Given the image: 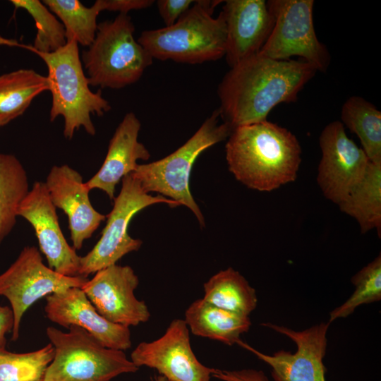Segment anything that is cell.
<instances>
[{"instance_id": "cell-1", "label": "cell", "mask_w": 381, "mask_h": 381, "mask_svg": "<svg viewBox=\"0 0 381 381\" xmlns=\"http://www.w3.org/2000/svg\"><path fill=\"white\" fill-rule=\"evenodd\" d=\"M317 71L303 60L250 56L231 67L219 83L220 117L233 129L266 121L277 105L295 102Z\"/></svg>"}, {"instance_id": "cell-2", "label": "cell", "mask_w": 381, "mask_h": 381, "mask_svg": "<svg viewBox=\"0 0 381 381\" xmlns=\"http://www.w3.org/2000/svg\"><path fill=\"white\" fill-rule=\"evenodd\" d=\"M229 171L248 188L270 192L295 181L301 147L287 128L267 120L233 129L225 146Z\"/></svg>"}, {"instance_id": "cell-3", "label": "cell", "mask_w": 381, "mask_h": 381, "mask_svg": "<svg viewBox=\"0 0 381 381\" xmlns=\"http://www.w3.org/2000/svg\"><path fill=\"white\" fill-rule=\"evenodd\" d=\"M0 44L25 49L44 61L48 69L47 78L52 95L50 121L63 117L66 138L72 139L75 131L81 127L88 134H95L91 116H103L111 109V105L102 97L100 90L95 92L90 88L75 41H67L63 47L49 53L36 51L29 44L1 36Z\"/></svg>"}, {"instance_id": "cell-4", "label": "cell", "mask_w": 381, "mask_h": 381, "mask_svg": "<svg viewBox=\"0 0 381 381\" xmlns=\"http://www.w3.org/2000/svg\"><path fill=\"white\" fill-rule=\"evenodd\" d=\"M223 1L197 0L171 26L144 30L138 42L152 59L198 64L218 60L225 54L226 29L214 8Z\"/></svg>"}, {"instance_id": "cell-5", "label": "cell", "mask_w": 381, "mask_h": 381, "mask_svg": "<svg viewBox=\"0 0 381 381\" xmlns=\"http://www.w3.org/2000/svg\"><path fill=\"white\" fill-rule=\"evenodd\" d=\"M128 14L98 24L95 37L81 61L90 86L121 89L140 80L152 57L134 37Z\"/></svg>"}, {"instance_id": "cell-6", "label": "cell", "mask_w": 381, "mask_h": 381, "mask_svg": "<svg viewBox=\"0 0 381 381\" xmlns=\"http://www.w3.org/2000/svg\"><path fill=\"white\" fill-rule=\"evenodd\" d=\"M219 119V111L216 109L174 152L162 159L138 164L131 172L147 193H158L188 207L201 226H205L204 217L190 193V174L194 162L203 151L226 140L231 133V126L224 121L220 123Z\"/></svg>"}, {"instance_id": "cell-7", "label": "cell", "mask_w": 381, "mask_h": 381, "mask_svg": "<svg viewBox=\"0 0 381 381\" xmlns=\"http://www.w3.org/2000/svg\"><path fill=\"white\" fill-rule=\"evenodd\" d=\"M68 329L64 332L54 327L47 328L54 356L43 381H111L138 370L123 351L104 346L79 327Z\"/></svg>"}, {"instance_id": "cell-8", "label": "cell", "mask_w": 381, "mask_h": 381, "mask_svg": "<svg viewBox=\"0 0 381 381\" xmlns=\"http://www.w3.org/2000/svg\"><path fill=\"white\" fill-rule=\"evenodd\" d=\"M161 202L171 207L180 205L161 195L152 196L147 193L132 173L125 176L99 240L89 253L80 258L79 276L87 277L116 264L125 255L138 250L143 242L130 236L128 232L129 222L141 210Z\"/></svg>"}, {"instance_id": "cell-9", "label": "cell", "mask_w": 381, "mask_h": 381, "mask_svg": "<svg viewBox=\"0 0 381 381\" xmlns=\"http://www.w3.org/2000/svg\"><path fill=\"white\" fill-rule=\"evenodd\" d=\"M267 3L274 24L259 54L275 60H289L298 56L318 71L325 72L330 55L314 29V1L270 0Z\"/></svg>"}, {"instance_id": "cell-10", "label": "cell", "mask_w": 381, "mask_h": 381, "mask_svg": "<svg viewBox=\"0 0 381 381\" xmlns=\"http://www.w3.org/2000/svg\"><path fill=\"white\" fill-rule=\"evenodd\" d=\"M87 279L59 274L43 263L35 246L24 247L16 260L0 274V296L8 300L13 315L11 340L18 339L22 318L36 301L71 287H81Z\"/></svg>"}, {"instance_id": "cell-11", "label": "cell", "mask_w": 381, "mask_h": 381, "mask_svg": "<svg viewBox=\"0 0 381 381\" xmlns=\"http://www.w3.org/2000/svg\"><path fill=\"white\" fill-rule=\"evenodd\" d=\"M291 339L296 345L295 353L279 350L272 355L255 349L239 339L236 344L253 353L271 368L273 381H326L323 363L327 346L329 323L322 322L302 331L271 322L261 324Z\"/></svg>"}, {"instance_id": "cell-12", "label": "cell", "mask_w": 381, "mask_h": 381, "mask_svg": "<svg viewBox=\"0 0 381 381\" xmlns=\"http://www.w3.org/2000/svg\"><path fill=\"white\" fill-rule=\"evenodd\" d=\"M319 144L321 159L317 182L323 195L338 205L361 181L370 161L348 137L339 121H332L323 128Z\"/></svg>"}, {"instance_id": "cell-13", "label": "cell", "mask_w": 381, "mask_h": 381, "mask_svg": "<svg viewBox=\"0 0 381 381\" xmlns=\"http://www.w3.org/2000/svg\"><path fill=\"white\" fill-rule=\"evenodd\" d=\"M131 361L138 367L155 369L169 381H210L214 368L201 363L190 341L183 320H173L159 338L138 344Z\"/></svg>"}, {"instance_id": "cell-14", "label": "cell", "mask_w": 381, "mask_h": 381, "mask_svg": "<svg viewBox=\"0 0 381 381\" xmlns=\"http://www.w3.org/2000/svg\"><path fill=\"white\" fill-rule=\"evenodd\" d=\"M138 284V277L130 266L115 264L97 271L80 288L102 317L129 327L150 318L145 301L135 296Z\"/></svg>"}, {"instance_id": "cell-15", "label": "cell", "mask_w": 381, "mask_h": 381, "mask_svg": "<svg viewBox=\"0 0 381 381\" xmlns=\"http://www.w3.org/2000/svg\"><path fill=\"white\" fill-rule=\"evenodd\" d=\"M18 216L34 229L49 268L64 276H79L81 257L69 246L61 231L44 182L34 183L18 207Z\"/></svg>"}, {"instance_id": "cell-16", "label": "cell", "mask_w": 381, "mask_h": 381, "mask_svg": "<svg viewBox=\"0 0 381 381\" xmlns=\"http://www.w3.org/2000/svg\"><path fill=\"white\" fill-rule=\"evenodd\" d=\"M44 311L52 322L68 329L83 328L104 346L125 351L131 346L129 327L102 317L80 287H71L47 296Z\"/></svg>"}, {"instance_id": "cell-17", "label": "cell", "mask_w": 381, "mask_h": 381, "mask_svg": "<svg viewBox=\"0 0 381 381\" xmlns=\"http://www.w3.org/2000/svg\"><path fill=\"white\" fill-rule=\"evenodd\" d=\"M221 13L226 29V61L231 67L258 54L267 40L274 18L264 0L224 1Z\"/></svg>"}, {"instance_id": "cell-18", "label": "cell", "mask_w": 381, "mask_h": 381, "mask_svg": "<svg viewBox=\"0 0 381 381\" xmlns=\"http://www.w3.org/2000/svg\"><path fill=\"white\" fill-rule=\"evenodd\" d=\"M50 199L66 214L73 248L79 250L85 240L106 218L92 205L90 190L78 171L67 164L52 167L44 182Z\"/></svg>"}, {"instance_id": "cell-19", "label": "cell", "mask_w": 381, "mask_h": 381, "mask_svg": "<svg viewBox=\"0 0 381 381\" xmlns=\"http://www.w3.org/2000/svg\"><path fill=\"white\" fill-rule=\"evenodd\" d=\"M140 121L133 112L127 113L117 126L99 171L87 182L88 189H99L114 199L115 187L136 169L137 161L147 160L150 154L138 140Z\"/></svg>"}, {"instance_id": "cell-20", "label": "cell", "mask_w": 381, "mask_h": 381, "mask_svg": "<svg viewBox=\"0 0 381 381\" xmlns=\"http://www.w3.org/2000/svg\"><path fill=\"white\" fill-rule=\"evenodd\" d=\"M183 320L193 334L229 346L236 344L252 325L249 316L220 308L203 298L188 306Z\"/></svg>"}, {"instance_id": "cell-21", "label": "cell", "mask_w": 381, "mask_h": 381, "mask_svg": "<svg viewBox=\"0 0 381 381\" xmlns=\"http://www.w3.org/2000/svg\"><path fill=\"white\" fill-rule=\"evenodd\" d=\"M358 222L361 232L381 234V162H370L361 181L337 205Z\"/></svg>"}, {"instance_id": "cell-22", "label": "cell", "mask_w": 381, "mask_h": 381, "mask_svg": "<svg viewBox=\"0 0 381 381\" xmlns=\"http://www.w3.org/2000/svg\"><path fill=\"white\" fill-rule=\"evenodd\" d=\"M49 90L47 76L21 68L0 75V127L21 116L32 100Z\"/></svg>"}, {"instance_id": "cell-23", "label": "cell", "mask_w": 381, "mask_h": 381, "mask_svg": "<svg viewBox=\"0 0 381 381\" xmlns=\"http://www.w3.org/2000/svg\"><path fill=\"white\" fill-rule=\"evenodd\" d=\"M207 302L220 308L249 316L256 308V291L238 271L229 267L211 277L203 285Z\"/></svg>"}, {"instance_id": "cell-24", "label": "cell", "mask_w": 381, "mask_h": 381, "mask_svg": "<svg viewBox=\"0 0 381 381\" xmlns=\"http://www.w3.org/2000/svg\"><path fill=\"white\" fill-rule=\"evenodd\" d=\"M28 191L21 162L13 155L0 153V244L15 226L18 207Z\"/></svg>"}, {"instance_id": "cell-25", "label": "cell", "mask_w": 381, "mask_h": 381, "mask_svg": "<svg viewBox=\"0 0 381 381\" xmlns=\"http://www.w3.org/2000/svg\"><path fill=\"white\" fill-rule=\"evenodd\" d=\"M341 123L360 140L362 149L372 162H381V112L372 103L358 96L343 104Z\"/></svg>"}, {"instance_id": "cell-26", "label": "cell", "mask_w": 381, "mask_h": 381, "mask_svg": "<svg viewBox=\"0 0 381 381\" xmlns=\"http://www.w3.org/2000/svg\"><path fill=\"white\" fill-rule=\"evenodd\" d=\"M42 2L63 24L67 41L89 47L97 30V16L102 12L99 0L90 7L78 0H44Z\"/></svg>"}, {"instance_id": "cell-27", "label": "cell", "mask_w": 381, "mask_h": 381, "mask_svg": "<svg viewBox=\"0 0 381 381\" xmlns=\"http://www.w3.org/2000/svg\"><path fill=\"white\" fill-rule=\"evenodd\" d=\"M54 356L49 343L28 353L0 351V381H43L46 370Z\"/></svg>"}, {"instance_id": "cell-28", "label": "cell", "mask_w": 381, "mask_h": 381, "mask_svg": "<svg viewBox=\"0 0 381 381\" xmlns=\"http://www.w3.org/2000/svg\"><path fill=\"white\" fill-rule=\"evenodd\" d=\"M16 8L26 11L32 18L37 29L30 47L44 53L53 52L66 45L64 27L47 6L39 0H11Z\"/></svg>"}, {"instance_id": "cell-29", "label": "cell", "mask_w": 381, "mask_h": 381, "mask_svg": "<svg viewBox=\"0 0 381 381\" xmlns=\"http://www.w3.org/2000/svg\"><path fill=\"white\" fill-rule=\"evenodd\" d=\"M355 291L341 306L332 310L327 321L329 324L338 318L351 315L356 308L363 304L377 302L381 299V255L359 270L351 278Z\"/></svg>"}, {"instance_id": "cell-30", "label": "cell", "mask_w": 381, "mask_h": 381, "mask_svg": "<svg viewBox=\"0 0 381 381\" xmlns=\"http://www.w3.org/2000/svg\"><path fill=\"white\" fill-rule=\"evenodd\" d=\"M193 0H158L157 6L166 27L174 24L193 5Z\"/></svg>"}, {"instance_id": "cell-31", "label": "cell", "mask_w": 381, "mask_h": 381, "mask_svg": "<svg viewBox=\"0 0 381 381\" xmlns=\"http://www.w3.org/2000/svg\"><path fill=\"white\" fill-rule=\"evenodd\" d=\"M212 377L222 381H270L262 370L251 368L236 370L214 368Z\"/></svg>"}, {"instance_id": "cell-32", "label": "cell", "mask_w": 381, "mask_h": 381, "mask_svg": "<svg viewBox=\"0 0 381 381\" xmlns=\"http://www.w3.org/2000/svg\"><path fill=\"white\" fill-rule=\"evenodd\" d=\"M102 11H116L127 14L131 11L141 10L151 6L153 0H99Z\"/></svg>"}, {"instance_id": "cell-33", "label": "cell", "mask_w": 381, "mask_h": 381, "mask_svg": "<svg viewBox=\"0 0 381 381\" xmlns=\"http://www.w3.org/2000/svg\"><path fill=\"white\" fill-rule=\"evenodd\" d=\"M13 315L11 308L0 306V351L6 349V335L12 332Z\"/></svg>"}, {"instance_id": "cell-34", "label": "cell", "mask_w": 381, "mask_h": 381, "mask_svg": "<svg viewBox=\"0 0 381 381\" xmlns=\"http://www.w3.org/2000/svg\"><path fill=\"white\" fill-rule=\"evenodd\" d=\"M167 378H165L162 375H159L155 378V381H167Z\"/></svg>"}, {"instance_id": "cell-35", "label": "cell", "mask_w": 381, "mask_h": 381, "mask_svg": "<svg viewBox=\"0 0 381 381\" xmlns=\"http://www.w3.org/2000/svg\"><path fill=\"white\" fill-rule=\"evenodd\" d=\"M167 381H169V380H167Z\"/></svg>"}]
</instances>
